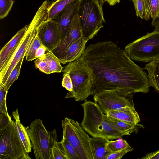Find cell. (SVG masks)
Masks as SVG:
<instances>
[{
    "instance_id": "obj_8",
    "label": "cell",
    "mask_w": 159,
    "mask_h": 159,
    "mask_svg": "<svg viewBox=\"0 0 159 159\" xmlns=\"http://www.w3.org/2000/svg\"><path fill=\"white\" fill-rule=\"evenodd\" d=\"M28 153L14 120L0 129V159H31Z\"/></svg>"
},
{
    "instance_id": "obj_16",
    "label": "cell",
    "mask_w": 159,
    "mask_h": 159,
    "mask_svg": "<svg viewBox=\"0 0 159 159\" xmlns=\"http://www.w3.org/2000/svg\"><path fill=\"white\" fill-rule=\"evenodd\" d=\"M106 120L114 128L125 135H130L133 132L137 133L139 128H144L142 124H134L107 116Z\"/></svg>"
},
{
    "instance_id": "obj_14",
    "label": "cell",
    "mask_w": 159,
    "mask_h": 159,
    "mask_svg": "<svg viewBox=\"0 0 159 159\" xmlns=\"http://www.w3.org/2000/svg\"><path fill=\"white\" fill-rule=\"evenodd\" d=\"M87 41L83 37L75 41L66 51L60 63L65 64L80 58L85 49Z\"/></svg>"
},
{
    "instance_id": "obj_27",
    "label": "cell",
    "mask_w": 159,
    "mask_h": 159,
    "mask_svg": "<svg viewBox=\"0 0 159 159\" xmlns=\"http://www.w3.org/2000/svg\"><path fill=\"white\" fill-rule=\"evenodd\" d=\"M8 90L5 88L4 85L0 83V112L4 113L8 116L6 106V96Z\"/></svg>"
},
{
    "instance_id": "obj_11",
    "label": "cell",
    "mask_w": 159,
    "mask_h": 159,
    "mask_svg": "<svg viewBox=\"0 0 159 159\" xmlns=\"http://www.w3.org/2000/svg\"><path fill=\"white\" fill-rule=\"evenodd\" d=\"M83 37L82 30L78 14L74 16L66 37L61 40L58 46L51 52L58 59L60 62L69 47L75 41Z\"/></svg>"
},
{
    "instance_id": "obj_25",
    "label": "cell",
    "mask_w": 159,
    "mask_h": 159,
    "mask_svg": "<svg viewBox=\"0 0 159 159\" xmlns=\"http://www.w3.org/2000/svg\"><path fill=\"white\" fill-rule=\"evenodd\" d=\"M61 142L66 159H80L75 149L66 138L63 137Z\"/></svg>"
},
{
    "instance_id": "obj_10",
    "label": "cell",
    "mask_w": 159,
    "mask_h": 159,
    "mask_svg": "<svg viewBox=\"0 0 159 159\" xmlns=\"http://www.w3.org/2000/svg\"><path fill=\"white\" fill-rule=\"evenodd\" d=\"M36 34L42 44L49 52L58 46L61 39L57 24L52 19L40 24L37 28Z\"/></svg>"
},
{
    "instance_id": "obj_5",
    "label": "cell",
    "mask_w": 159,
    "mask_h": 159,
    "mask_svg": "<svg viewBox=\"0 0 159 159\" xmlns=\"http://www.w3.org/2000/svg\"><path fill=\"white\" fill-rule=\"evenodd\" d=\"M27 132L36 159H53L52 149L58 139L56 130L48 131L42 120L37 119L30 125Z\"/></svg>"
},
{
    "instance_id": "obj_23",
    "label": "cell",
    "mask_w": 159,
    "mask_h": 159,
    "mask_svg": "<svg viewBox=\"0 0 159 159\" xmlns=\"http://www.w3.org/2000/svg\"><path fill=\"white\" fill-rule=\"evenodd\" d=\"M43 45L36 34L30 44L26 53V60L31 61L37 58L36 53L37 49Z\"/></svg>"
},
{
    "instance_id": "obj_30",
    "label": "cell",
    "mask_w": 159,
    "mask_h": 159,
    "mask_svg": "<svg viewBox=\"0 0 159 159\" xmlns=\"http://www.w3.org/2000/svg\"><path fill=\"white\" fill-rule=\"evenodd\" d=\"M35 67L41 72L47 74H49L48 64L44 57L37 58L34 61Z\"/></svg>"
},
{
    "instance_id": "obj_26",
    "label": "cell",
    "mask_w": 159,
    "mask_h": 159,
    "mask_svg": "<svg viewBox=\"0 0 159 159\" xmlns=\"http://www.w3.org/2000/svg\"><path fill=\"white\" fill-rule=\"evenodd\" d=\"M14 2V0H0V19H2L8 16Z\"/></svg>"
},
{
    "instance_id": "obj_18",
    "label": "cell",
    "mask_w": 159,
    "mask_h": 159,
    "mask_svg": "<svg viewBox=\"0 0 159 159\" xmlns=\"http://www.w3.org/2000/svg\"><path fill=\"white\" fill-rule=\"evenodd\" d=\"M12 115L15 120L19 134L25 151L29 153L31 151L32 147L27 132V130L29 128V127H25L21 123L18 108L13 111Z\"/></svg>"
},
{
    "instance_id": "obj_29",
    "label": "cell",
    "mask_w": 159,
    "mask_h": 159,
    "mask_svg": "<svg viewBox=\"0 0 159 159\" xmlns=\"http://www.w3.org/2000/svg\"><path fill=\"white\" fill-rule=\"evenodd\" d=\"M137 17L144 19L145 7L144 0H132Z\"/></svg>"
},
{
    "instance_id": "obj_4",
    "label": "cell",
    "mask_w": 159,
    "mask_h": 159,
    "mask_svg": "<svg viewBox=\"0 0 159 159\" xmlns=\"http://www.w3.org/2000/svg\"><path fill=\"white\" fill-rule=\"evenodd\" d=\"M77 14L83 37L88 41L93 38L105 22L102 7L98 0H80Z\"/></svg>"
},
{
    "instance_id": "obj_19",
    "label": "cell",
    "mask_w": 159,
    "mask_h": 159,
    "mask_svg": "<svg viewBox=\"0 0 159 159\" xmlns=\"http://www.w3.org/2000/svg\"><path fill=\"white\" fill-rule=\"evenodd\" d=\"M144 69L148 72L149 86L154 87L159 93V61L158 58L147 64Z\"/></svg>"
},
{
    "instance_id": "obj_36",
    "label": "cell",
    "mask_w": 159,
    "mask_h": 159,
    "mask_svg": "<svg viewBox=\"0 0 159 159\" xmlns=\"http://www.w3.org/2000/svg\"><path fill=\"white\" fill-rule=\"evenodd\" d=\"M47 51L46 48L44 46L42 45L36 51L35 55L36 58H37L44 57Z\"/></svg>"
},
{
    "instance_id": "obj_41",
    "label": "cell",
    "mask_w": 159,
    "mask_h": 159,
    "mask_svg": "<svg viewBox=\"0 0 159 159\" xmlns=\"http://www.w3.org/2000/svg\"><path fill=\"white\" fill-rule=\"evenodd\" d=\"M158 58V60L159 61V57Z\"/></svg>"
},
{
    "instance_id": "obj_15",
    "label": "cell",
    "mask_w": 159,
    "mask_h": 159,
    "mask_svg": "<svg viewBox=\"0 0 159 159\" xmlns=\"http://www.w3.org/2000/svg\"><path fill=\"white\" fill-rule=\"evenodd\" d=\"M104 114L107 116L134 124H138L140 121L139 116L135 107H126L109 110Z\"/></svg>"
},
{
    "instance_id": "obj_31",
    "label": "cell",
    "mask_w": 159,
    "mask_h": 159,
    "mask_svg": "<svg viewBox=\"0 0 159 159\" xmlns=\"http://www.w3.org/2000/svg\"><path fill=\"white\" fill-rule=\"evenodd\" d=\"M59 142L55 143L52 149L53 159H66L64 155Z\"/></svg>"
},
{
    "instance_id": "obj_34",
    "label": "cell",
    "mask_w": 159,
    "mask_h": 159,
    "mask_svg": "<svg viewBox=\"0 0 159 159\" xmlns=\"http://www.w3.org/2000/svg\"><path fill=\"white\" fill-rule=\"evenodd\" d=\"M12 120L10 116L4 113L0 112V129L9 124Z\"/></svg>"
},
{
    "instance_id": "obj_2",
    "label": "cell",
    "mask_w": 159,
    "mask_h": 159,
    "mask_svg": "<svg viewBox=\"0 0 159 159\" xmlns=\"http://www.w3.org/2000/svg\"><path fill=\"white\" fill-rule=\"evenodd\" d=\"M81 105L84 115L81 125L91 136L101 137L110 140L125 135L107 121V115L102 112L95 102L86 99Z\"/></svg>"
},
{
    "instance_id": "obj_32",
    "label": "cell",
    "mask_w": 159,
    "mask_h": 159,
    "mask_svg": "<svg viewBox=\"0 0 159 159\" xmlns=\"http://www.w3.org/2000/svg\"><path fill=\"white\" fill-rule=\"evenodd\" d=\"M63 87L70 92L73 90V84L71 79L68 73L63 74V78L62 81Z\"/></svg>"
},
{
    "instance_id": "obj_24",
    "label": "cell",
    "mask_w": 159,
    "mask_h": 159,
    "mask_svg": "<svg viewBox=\"0 0 159 159\" xmlns=\"http://www.w3.org/2000/svg\"><path fill=\"white\" fill-rule=\"evenodd\" d=\"M23 59L24 58H22L19 61L9 75L4 84L7 90H8L12 84L18 79Z\"/></svg>"
},
{
    "instance_id": "obj_6",
    "label": "cell",
    "mask_w": 159,
    "mask_h": 159,
    "mask_svg": "<svg viewBox=\"0 0 159 159\" xmlns=\"http://www.w3.org/2000/svg\"><path fill=\"white\" fill-rule=\"evenodd\" d=\"M125 51L132 60L150 62L159 57V32L154 31L127 45Z\"/></svg>"
},
{
    "instance_id": "obj_35",
    "label": "cell",
    "mask_w": 159,
    "mask_h": 159,
    "mask_svg": "<svg viewBox=\"0 0 159 159\" xmlns=\"http://www.w3.org/2000/svg\"><path fill=\"white\" fill-rule=\"evenodd\" d=\"M141 159H159V150L147 154Z\"/></svg>"
},
{
    "instance_id": "obj_42",
    "label": "cell",
    "mask_w": 159,
    "mask_h": 159,
    "mask_svg": "<svg viewBox=\"0 0 159 159\" xmlns=\"http://www.w3.org/2000/svg\"><path fill=\"white\" fill-rule=\"evenodd\" d=\"M129 0L130 1V0Z\"/></svg>"
},
{
    "instance_id": "obj_28",
    "label": "cell",
    "mask_w": 159,
    "mask_h": 159,
    "mask_svg": "<svg viewBox=\"0 0 159 159\" xmlns=\"http://www.w3.org/2000/svg\"><path fill=\"white\" fill-rule=\"evenodd\" d=\"M159 16V0H149L148 10V17L152 20Z\"/></svg>"
},
{
    "instance_id": "obj_40",
    "label": "cell",
    "mask_w": 159,
    "mask_h": 159,
    "mask_svg": "<svg viewBox=\"0 0 159 159\" xmlns=\"http://www.w3.org/2000/svg\"><path fill=\"white\" fill-rule=\"evenodd\" d=\"M98 1L100 5L102 7L103 5L107 1V0H98Z\"/></svg>"
},
{
    "instance_id": "obj_3",
    "label": "cell",
    "mask_w": 159,
    "mask_h": 159,
    "mask_svg": "<svg viewBox=\"0 0 159 159\" xmlns=\"http://www.w3.org/2000/svg\"><path fill=\"white\" fill-rule=\"evenodd\" d=\"M62 72L63 74L70 75L73 84L72 91L67 93L65 98L81 101L86 99L90 95H93L92 70L81 57L69 62L63 68Z\"/></svg>"
},
{
    "instance_id": "obj_13",
    "label": "cell",
    "mask_w": 159,
    "mask_h": 159,
    "mask_svg": "<svg viewBox=\"0 0 159 159\" xmlns=\"http://www.w3.org/2000/svg\"><path fill=\"white\" fill-rule=\"evenodd\" d=\"M28 25L20 30L2 48L0 51V70L7 59L21 42L25 34Z\"/></svg>"
},
{
    "instance_id": "obj_39",
    "label": "cell",
    "mask_w": 159,
    "mask_h": 159,
    "mask_svg": "<svg viewBox=\"0 0 159 159\" xmlns=\"http://www.w3.org/2000/svg\"><path fill=\"white\" fill-rule=\"evenodd\" d=\"M121 0H107V3L111 6H113L119 3Z\"/></svg>"
},
{
    "instance_id": "obj_1",
    "label": "cell",
    "mask_w": 159,
    "mask_h": 159,
    "mask_svg": "<svg viewBox=\"0 0 159 159\" xmlns=\"http://www.w3.org/2000/svg\"><path fill=\"white\" fill-rule=\"evenodd\" d=\"M80 57L92 70L93 95L117 89L132 93L149 91L148 75L112 41L89 45Z\"/></svg>"
},
{
    "instance_id": "obj_33",
    "label": "cell",
    "mask_w": 159,
    "mask_h": 159,
    "mask_svg": "<svg viewBox=\"0 0 159 159\" xmlns=\"http://www.w3.org/2000/svg\"><path fill=\"white\" fill-rule=\"evenodd\" d=\"M134 149H126L122 151L111 153L107 156V159H120L123 156L128 152L133 151Z\"/></svg>"
},
{
    "instance_id": "obj_9",
    "label": "cell",
    "mask_w": 159,
    "mask_h": 159,
    "mask_svg": "<svg viewBox=\"0 0 159 159\" xmlns=\"http://www.w3.org/2000/svg\"><path fill=\"white\" fill-rule=\"evenodd\" d=\"M133 94L121 89L104 90L93 95V99L104 113L109 110L134 107Z\"/></svg>"
},
{
    "instance_id": "obj_7",
    "label": "cell",
    "mask_w": 159,
    "mask_h": 159,
    "mask_svg": "<svg viewBox=\"0 0 159 159\" xmlns=\"http://www.w3.org/2000/svg\"><path fill=\"white\" fill-rule=\"evenodd\" d=\"M63 137L75 149L80 159H93L90 144V137L77 121L67 117L61 122Z\"/></svg>"
},
{
    "instance_id": "obj_12",
    "label": "cell",
    "mask_w": 159,
    "mask_h": 159,
    "mask_svg": "<svg viewBox=\"0 0 159 159\" xmlns=\"http://www.w3.org/2000/svg\"><path fill=\"white\" fill-rule=\"evenodd\" d=\"M80 2V0H76L68 4L52 19L57 24L61 40L67 35L72 20L78 13Z\"/></svg>"
},
{
    "instance_id": "obj_20",
    "label": "cell",
    "mask_w": 159,
    "mask_h": 159,
    "mask_svg": "<svg viewBox=\"0 0 159 159\" xmlns=\"http://www.w3.org/2000/svg\"><path fill=\"white\" fill-rule=\"evenodd\" d=\"M76 0H55L47 8L48 20L52 19L67 5Z\"/></svg>"
},
{
    "instance_id": "obj_37",
    "label": "cell",
    "mask_w": 159,
    "mask_h": 159,
    "mask_svg": "<svg viewBox=\"0 0 159 159\" xmlns=\"http://www.w3.org/2000/svg\"><path fill=\"white\" fill-rule=\"evenodd\" d=\"M145 7V13L144 19L148 20L149 18L148 17V10L149 0H144Z\"/></svg>"
},
{
    "instance_id": "obj_38",
    "label": "cell",
    "mask_w": 159,
    "mask_h": 159,
    "mask_svg": "<svg viewBox=\"0 0 159 159\" xmlns=\"http://www.w3.org/2000/svg\"><path fill=\"white\" fill-rule=\"evenodd\" d=\"M151 25L155 27L154 31L159 32V16L152 20Z\"/></svg>"
},
{
    "instance_id": "obj_22",
    "label": "cell",
    "mask_w": 159,
    "mask_h": 159,
    "mask_svg": "<svg viewBox=\"0 0 159 159\" xmlns=\"http://www.w3.org/2000/svg\"><path fill=\"white\" fill-rule=\"evenodd\" d=\"M44 57L46 61L49 69V74L54 73H60L63 67L58 59L52 53L48 52L46 53Z\"/></svg>"
},
{
    "instance_id": "obj_21",
    "label": "cell",
    "mask_w": 159,
    "mask_h": 159,
    "mask_svg": "<svg viewBox=\"0 0 159 159\" xmlns=\"http://www.w3.org/2000/svg\"><path fill=\"white\" fill-rule=\"evenodd\" d=\"M116 140H109L106 144V148L109 153L115 152L128 149L132 148L127 141L121 137Z\"/></svg>"
},
{
    "instance_id": "obj_17",
    "label": "cell",
    "mask_w": 159,
    "mask_h": 159,
    "mask_svg": "<svg viewBox=\"0 0 159 159\" xmlns=\"http://www.w3.org/2000/svg\"><path fill=\"white\" fill-rule=\"evenodd\" d=\"M109 140L101 137L91 138L90 143L93 159H107L110 153L106 146Z\"/></svg>"
}]
</instances>
